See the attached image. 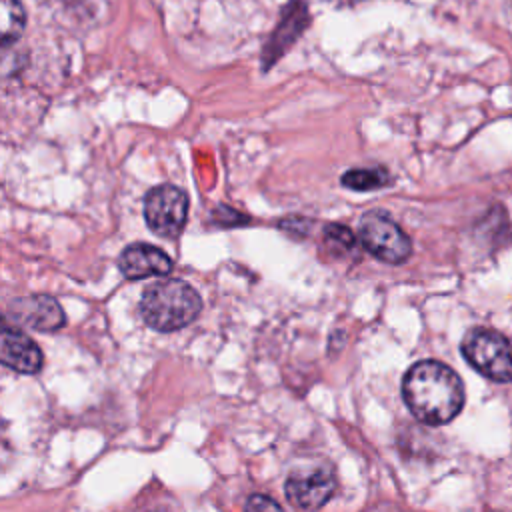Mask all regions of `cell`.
I'll return each mask as SVG.
<instances>
[{"label":"cell","instance_id":"obj_6","mask_svg":"<svg viewBox=\"0 0 512 512\" xmlns=\"http://www.w3.org/2000/svg\"><path fill=\"white\" fill-rule=\"evenodd\" d=\"M336 490V478L330 468H314L308 474L294 472L284 484L286 498L302 510H318Z\"/></svg>","mask_w":512,"mask_h":512},{"label":"cell","instance_id":"obj_10","mask_svg":"<svg viewBox=\"0 0 512 512\" xmlns=\"http://www.w3.org/2000/svg\"><path fill=\"white\" fill-rule=\"evenodd\" d=\"M306 22H308L306 4L292 2L290 6H286L284 18L280 20L276 32L270 36V42L266 44V50H264L266 68L274 64L286 52V48L300 36V32L306 28Z\"/></svg>","mask_w":512,"mask_h":512},{"label":"cell","instance_id":"obj_1","mask_svg":"<svg viewBox=\"0 0 512 512\" xmlns=\"http://www.w3.org/2000/svg\"><path fill=\"white\" fill-rule=\"evenodd\" d=\"M402 396L416 420L440 426L460 414L464 384L450 366L438 360H420L406 372Z\"/></svg>","mask_w":512,"mask_h":512},{"label":"cell","instance_id":"obj_5","mask_svg":"<svg viewBox=\"0 0 512 512\" xmlns=\"http://www.w3.org/2000/svg\"><path fill=\"white\" fill-rule=\"evenodd\" d=\"M188 216V196L172 184H160L148 190L144 198V218L148 228L164 238H176Z\"/></svg>","mask_w":512,"mask_h":512},{"label":"cell","instance_id":"obj_13","mask_svg":"<svg viewBox=\"0 0 512 512\" xmlns=\"http://www.w3.org/2000/svg\"><path fill=\"white\" fill-rule=\"evenodd\" d=\"M324 232H326L328 242H332V244H334V246H338V248L352 250V248H354V244H356L354 234H352L346 226H342V224H328Z\"/></svg>","mask_w":512,"mask_h":512},{"label":"cell","instance_id":"obj_2","mask_svg":"<svg viewBox=\"0 0 512 512\" xmlns=\"http://www.w3.org/2000/svg\"><path fill=\"white\" fill-rule=\"evenodd\" d=\"M202 298L182 280H158L144 288L140 314L158 332H174L188 326L200 312Z\"/></svg>","mask_w":512,"mask_h":512},{"label":"cell","instance_id":"obj_8","mask_svg":"<svg viewBox=\"0 0 512 512\" xmlns=\"http://www.w3.org/2000/svg\"><path fill=\"white\" fill-rule=\"evenodd\" d=\"M118 268L124 278L140 280L148 276H164L172 270V260L166 252L152 244L136 242L122 250L118 258Z\"/></svg>","mask_w":512,"mask_h":512},{"label":"cell","instance_id":"obj_4","mask_svg":"<svg viewBox=\"0 0 512 512\" xmlns=\"http://www.w3.org/2000/svg\"><path fill=\"white\" fill-rule=\"evenodd\" d=\"M358 238L368 254L386 264H400L412 252L408 234L384 212H368L360 220Z\"/></svg>","mask_w":512,"mask_h":512},{"label":"cell","instance_id":"obj_14","mask_svg":"<svg viewBox=\"0 0 512 512\" xmlns=\"http://www.w3.org/2000/svg\"><path fill=\"white\" fill-rule=\"evenodd\" d=\"M244 512H284L282 506L264 494H252L248 496L244 504Z\"/></svg>","mask_w":512,"mask_h":512},{"label":"cell","instance_id":"obj_9","mask_svg":"<svg viewBox=\"0 0 512 512\" xmlns=\"http://www.w3.org/2000/svg\"><path fill=\"white\" fill-rule=\"evenodd\" d=\"M0 360L4 366L22 374H36L42 368V352L36 342L12 326L2 330Z\"/></svg>","mask_w":512,"mask_h":512},{"label":"cell","instance_id":"obj_3","mask_svg":"<svg viewBox=\"0 0 512 512\" xmlns=\"http://www.w3.org/2000/svg\"><path fill=\"white\" fill-rule=\"evenodd\" d=\"M462 356L482 376L494 382L512 380V344L492 328H474L462 340Z\"/></svg>","mask_w":512,"mask_h":512},{"label":"cell","instance_id":"obj_12","mask_svg":"<svg viewBox=\"0 0 512 512\" xmlns=\"http://www.w3.org/2000/svg\"><path fill=\"white\" fill-rule=\"evenodd\" d=\"M390 182V174L376 166V168H354V170H348L344 172L342 176V184L346 188H352V190H358V192H366V190H376V188H382Z\"/></svg>","mask_w":512,"mask_h":512},{"label":"cell","instance_id":"obj_7","mask_svg":"<svg viewBox=\"0 0 512 512\" xmlns=\"http://www.w3.org/2000/svg\"><path fill=\"white\" fill-rule=\"evenodd\" d=\"M10 316L28 328L40 332H54L64 326L66 316L56 298L46 294L24 296L10 304Z\"/></svg>","mask_w":512,"mask_h":512},{"label":"cell","instance_id":"obj_11","mask_svg":"<svg viewBox=\"0 0 512 512\" xmlns=\"http://www.w3.org/2000/svg\"><path fill=\"white\" fill-rule=\"evenodd\" d=\"M2 12V24H0V36H2V48L6 50L12 42H16L26 26V12L18 0H2L0 2Z\"/></svg>","mask_w":512,"mask_h":512}]
</instances>
